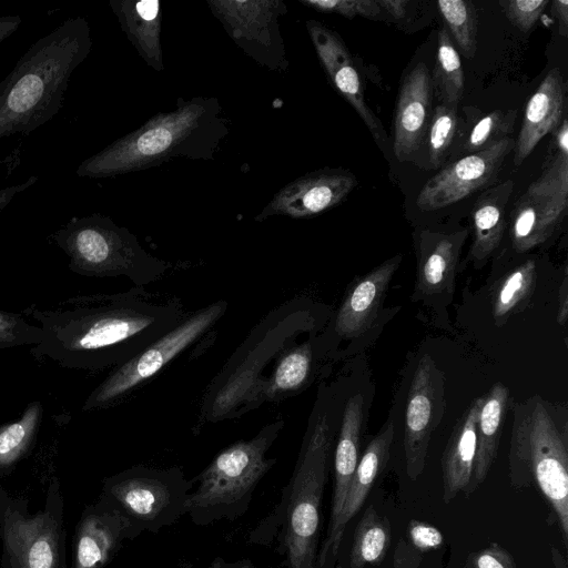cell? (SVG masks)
<instances>
[{
    "mask_svg": "<svg viewBox=\"0 0 568 568\" xmlns=\"http://www.w3.org/2000/svg\"><path fill=\"white\" fill-rule=\"evenodd\" d=\"M43 339L39 325L29 323L20 313L0 310V349L38 345Z\"/></svg>",
    "mask_w": 568,
    "mask_h": 568,
    "instance_id": "74e56055",
    "label": "cell"
},
{
    "mask_svg": "<svg viewBox=\"0 0 568 568\" xmlns=\"http://www.w3.org/2000/svg\"><path fill=\"white\" fill-rule=\"evenodd\" d=\"M325 400L318 394L294 470L278 503L248 535L251 544L275 546L278 568H316L322 501L334 439Z\"/></svg>",
    "mask_w": 568,
    "mask_h": 568,
    "instance_id": "7a4b0ae2",
    "label": "cell"
},
{
    "mask_svg": "<svg viewBox=\"0 0 568 568\" xmlns=\"http://www.w3.org/2000/svg\"><path fill=\"white\" fill-rule=\"evenodd\" d=\"M363 406V396L356 394L347 399L343 412L334 452V486L327 528L335 523L341 513L359 460V443L364 420Z\"/></svg>",
    "mask_w": 568,
    "mask_h": 568,
    "instance_id": "4316f807",
    "label": "cell"
},
{
    "mask_svg": "<svg viewBox=\"0 0 568 568\" xmlns=\"http://www.w3.org/2000/svg\"><path fill=\"white\" fill-rule=\"evenodd\" d=\"M549 3L548 0L499 1L508 21L523 33H528L532 29Z\"/></svg>",
    "mask_w": 568,
    "mask_h": 568,
    "instance_id": "ab89813d",
    "label": "cell"
},
{
    "mask_svg": "<svg viewBox=\"0 0 568 568\" xmlns=\"http://www.w3.org/2000/svg\"><path fill=\"white\" fill-rule=\"evenodd\" d=\"M285 426L283 417L263 426L250 439L237 440L214 456L192 480L187 514L197 526L216 521H234L245 515L258 483L276 464L267 457Z\"/></svg>",
    "mask_w": 568,
    "mask_h": 568,
    "instance_id": "8992f818",
    "label": "cell"
},
{
    "mask_svg": "<svg viewBox=\"0 0 568 568\" xmlns=\"http://www.w3.org/2000/svg\"><path fill=\"white\" fill-rule=\"evenodd\" d=\"M394 424L388 420L369 442L358 460L339 515L327 528L317 555L316 568H335L346 528L363 507L377 477L384 470L394 439Z\"/></svg>",
    "mask_w": 568,
    "mask_h": 568,
    "instance_id": "e0dca14e",
    "label": "cell"
},
{
    "mask_svg": "<svg viewBox=\"0 0 568 568\" xmlns=\"http://www.w3.org/2000/svg\"><path fill=\"white\" fill-rule=\"evenodd\" d=\"M468 236L466 229L452 233L423 230L418 233L414 300L450 294L458 256Z\"/></svg>",
    "mask_w": 568,
    "mask_h": 568,
    "instance_id": "44dd1931",
    "label": "cell"
},
{
    "mask_svg": "<svg viewBox=\"0 0 568 568\" xmlns=\"http://www.w3.org/2000/svg\"><path fill=\"white\" fill-rule=\"evenodd\" d=\"M357 185L356 176L342 168H324L306 173L286 184L254 217L262 222L272 216L307 219L342 203Z\"/></svg>",
    "mask_w": 568,
    "mask_h": 568,
    "instance_id": "2e32d148",
    "label": "cell"
},
{
    "mask_svg": "<svg viewBox=\"0 0 568 568\" xmlns=\"http://www.w3.org/2000/svg\"><path fill=\"white\" fill-rule=\"evenodd\" d=\"M21 22L20 16L0 17V44L19 29Z\"/></svg>",
    "mask_w": 568,
    "mask_h": 568,
    "instance_id": "ee69618b",
    "label": "cell"
},
{
    "mask_svg": "<svg viewBox=\"0 0 568 568\" xmlns=\"http://www.w3.org/2000/svg\"><path fill=\"white\" fill-rule=\"evenodd\" d=\"M229 303L215 301L186 313L181 322L110 374L89 394L82 412L113 406L149 383L171 362L209 335L224 316Z\"/></svg>",
    "mask_w": 568,
    "mask_h": 568,
    "instance_id": "9c48e42d",
    "label": "cell"
},
{
    "mask_svg": "<svg viewBox=\"0 0 568 568\" xmlns=\"http://www.w3.org/2000/svg\"><path fill=\"white\" fill-rule=\"evenodd\" d=\"M567 84L560 69L547 72L528 100L514 146V164L519 166L540 140L566 118Z\"/></svg>",
    "mask_w": 568,
    "mask_h": 568,
    "instance_id": "7402d4cb",
    "label": "cell"
},
{
    "mask_svg": "<svg viewBox=\"0 0 568 568\" xmlns=\"http://www.w3.org/2000/svg\"><path fill=\"white\" fill-rule=\"evenodd\" d=\"M52 239L68 256L69 268L83 276H124L134 286L145 287L172 266L144 250L128 229L100 213L72 217Z\"/></svg>",
    "mask_w": 568,
    "mask_h": 568,
    "instance_id": "ba28073f",
    "label": "cell"
},
{
    "mask_svg": "<svg viewBox=\"0 0 568 568\" xmlns=\"http://www.w3.org/2000/svg\"><path fill=\"white\" fill-rule=\"evenodd\" d=\"M0 568H65L63 504L59 483H52L45 506L34 514L0 485Z\"/></svg>",
    "mask_w": 568,
    "mask_h": 568,
    "instance_id": "8fae6325",
    "label": "cell"
},
{
    "mask_svg": "<svg viewBox=\"0 0 568 568\" xmlns=\"http://www.w3.org/2000/svg\"><path fill=\"white\" fill-rule=\"evenodd\" d=\"M518 111L494 110L477 120L460 135L457 148L452 151L453 160L479 152L494 143L508 138L514 130Z\"/></svg>",
    "mask_w": 568,
    "mask_h": 568,
    "instance_id": "d6a6232c",
    "label": "cell"
},
{
    "mask_svg": "<svg viewBox=\"0 0 568 568\" xmlns=\"http://www.w3.org/2000/svg\"><path fill=\"white\" fill-rule=\"evenodd\" d=\"M306 29L334 88L358 113L375 141L379 144L384 143L385 131L365 101L358 71L341 37L315 20H308Z\"/></svg>",
    "mask_w": 568,
    "mask_h": 568,
    "instance_id": "d6986e66",
    "label": "cell"
},
{
    "mask_svg": "<svg viewBox=\"0 0 568 568\" xmlns=\"http://www.w3.org/2000/svg\"><path fill=\"white\" fill-rule=\"evenodd\" d=\"M438 11L449 36L466 59H473L477 47V13L471 1L442 0Z\"/></svg>",
    "mask_w": 568,
    "mask_h": 568,
    "instance_id": "d590c367",
    "label": "cell"
},
{
    "mask_svg": "<svg viewBox=\"0 0 568 568\" xmlns=\"http://www.w3.org/2000/svg\"><path fill=\"white\" fill-rule=\"evenodd\" d=\"M568 294H567V276L565 272V277L559 292V311H558V322L564 325L567 320L568 314Z\"/></svg>",
    "mask_w": 568,
    "mask_h": 568,
    "instance_id": "c3c4849f",
    "label": "cell"
},
{
    "mask_svg": "<svg viewBox=\"0 0 568 568\" xmlns=\"http://www.w3.org/2000/svg\"><path fill=\"white\" fill-rule=\"evenodd\" d=\"M378 6L390 21H399L406 18L409 1L407 0H377Z\"/></svg>",
    "mask_w": 568,
    "mask_h": 568,
    "instance_id": "b9f144b4",
    "label": "cell"
},
{
    "mask_svg": "<svg viewBox=\"0 0 568 568\" xmlns=\"http://www.w3.org/2000/svg\"><path fill=\"white\" fill-rule=\"evenodd\" d=\"M193 486L180 466L135 465L105 478L101 495L129 519L139 535L156 534L187 514Z\"/></svg>",
    "mask_w": 568,
    "mask_h": 568,
    "instance_id": "30bf717a",
    "label": "cell"
},
{
    "mask_svg": "<svg viewBox=\"0 0 568 568\" xmlns=\"http://www.w3.org/2000/svg\"><path fill=\"white\" fill-rule=\"evenodd\" d=\"M464 71L459 53L445 27L437 33V58L432 78L438 103L458 105L464 94Z\"/></svg>",
    "mask_w": 568,
    "mask_h": 568,
    "instance_id": "1f68e13d",
    "label": "cell"
},
{
    "mask_svg": "<svg viewBox=\"0 0 568 568\" xmlns=\"http://www.w3.org/2000/svg\"><path fill=\"white\" fill-rule=\"evenodd\" d=\"M214 17L233 42L272 71H286L288 60L280 20L288 9L282 0H207Z\"/></svg>",
    "mask_w": 568,
    "mask_h": 568,
    "instance_id": "4fadbf2b",
    "label": "cell"
},
{
    "mask_svg": "<svg viewBox=\"0 0 568 568\" xmlns=\"http://www.w3.org/2000/svg\"><path fill=\"white\" fill-rule=\"evenodd\" d=\"M432 98L430 71L419 63L403 79L396 100L393 150L399 162L413 161L423 148L433 113Z\"/></svg>",
    "mask_w": 568,
    "mask_h": 568,
    "instance_id": "ffe728a7",
    "label": "cell"
},
{
    "mask_svg": "<svg viewBox=\"0 0 568 568\" xmlns=\"http://www.w3.org/2000/svg\"><path fill=\"white\" fill-rule=\"evenodd\" d=\"M302 335L292 341L278 357L261 392L258 407L298 395L310 386L315 368V348L312 337L298 342Z\"/></svg>",
    "mask_w": 568,
    "mask_h": 568,
    "instance_id": "f1b7e54d",
    "label": "cell"
},
{
    "mask_svg": "<svg viewBox=\"0 0 568 568\" xmlns=\"http://www.w3.org/2000/svg\"><path fill=\"white\" fill-rule=\"evenodd\" d=\"M513 191L514 181L508 179L485 189L476 199L471 210L473 244L468 254L473 262H485L499 246Z\"/></svg>",
    "mask_w": 568,
    "mask_h": 568,
    "instance_id": "484cf974",
    "label": "cell"
},
{
    "mask_svg": "<svg viewBox=\"0 0 568 568\" xmlns=\"http://www.w3.org/2000/svg\"><path fill=\"white\" fill-rule=\"evenodd\" d=\"M37 176H31L28 181L21 184L0 189V211L4 209L18 193L30 187L33 183L37 182Z\"/></svg>",
    "mask_w": 568,
    "mask_h": 568,
    "instance_id": "7bdbcfd3",
    "label": "cell"
},
{
    "mask_svg": "<svg viewBox=\"0 0 568 568\" xmlns=\"http://www.w3.org/2000/svg\"><path fill=\"white\" fill-rule=\"evenodd\" d=\"M300 2L318 12L336 13L347 19L361 16L374 21L389 22L377 0H300Z\"/></svg>",
    "mask_w": 568,
    "mask_h": 568,
    "instance_id": "f35d334b",
    "label": "cell"
},
{
    "mask_svg": "<svg viewBox=\"0 0 568 568\" xmlns=\"http://www.w3.org/2000/svg\"><path fill=\"white\" fill-rule=\"evenodd\" d=\"M43 339L36 358L78 371L114 368L176 326L186 312L180 298L133 286L128 291L69 297L26 311Z\"/></svg>",
    "mask_w": 568,
    "mask_h": 568,
    "instance_id": "6da1fadb",
    "label": "cell"
},
{
    "mask_svg": "<svg viewBox=\"0 0 568 568\" xmlns=\"http://www.w3.org/2000/svg\"><path fill=\"white\" fill-rule=\"evenodd\" d=\"M556 151L568 155V121L565 118L561 123L552 131Z\"/></svg>",
    "mask_w": 568,
    "mask_h": 568,
    "instance_id": "f6af8a7d",
    "label": "cell"
},
{
    "mask_svg": "<svg viewBox=\"0 0 568 568\" xmlns=\"http://www.w3.org/2000/svg\"><path fill=\"white\" fill-rule=\"evenodd\" d=\"M110 7L121 29L142 59L155 71H163L160 2L158 0H110Z\"/></svg>",
    "mask_w": 568,
    "mask_h": 568,
    "instance_id": "d4e9b609",
    "label": "cell"
},
{
    "mask_svg": "<svg viewBox=\"0 0 568 568\" xmlns=\"http://www.w3.org/2000/svg\"><path fill=\"white\" fill-rule=\"evenodd\" d=\"M550 555L554 568H568L566 557L555 546H550Z\"/></svg>",
    "mask_w": 568,
    "mask_h": 568,
    "instance_id": "681fc988",
    "label": "cell"
},
{
    "mask_svg": "<svg viewBox=\"0 0 568 568\" xmlns=\"http://www.w3.org/2000/svg\"><path fill=\"white\" fill-rule=\"evenodd\" d=\"M227 134L229 120L216 98H179L174 110L153 115L139 129L85 159L77 174L112 178L176 158L210 160Z\"/></svg>",
    "mask_w": 568,
    "mask_h": 568,
    "instance_id": "3957f363",
    "label": "cell"
},
{
    "mask_svg": "<svg viewBox=\"0 0 568 568\" xmlns=\"http://www.w3.org/2000/svg\"><path fill=\"white\" fill-rule=\"evenodd\" d=\"M536 275V263L528 260L503 278L493 295V315L498 325L530 296Z\"/></svg>",
    "mask_w": 568,
    "mask_h": 568,
    "instance_id": "e575fe53",
    "label": "cell"
},
{
    "mask_svg": "<svg viewBox=\"0 0 568 568\" xmlns=\"http://www.w3.org/2000/svg\"><path fill=\"white\" fill-rule=\"evenodd\" d=\"M550 4L552 17L559 21L564 29V34H566L568 28V1L552 0Z\"/></svg>",
    "mask_w": 568,
    "mask_h": 568,
    "instance_id": "bcb514c9",
    "label": "cell"
},
{
    "mask_svg": "<svg viewBox=\"0 0 568 568\" xmlns=\"http://www.w3.org/2000/svg\"><path fill=\"white\" fill-rule=\"evenodd\" d=\"M457 131V105L438 103L433 110L423 144L433 168L438 169L443 165L450 153Z\"/></svg>",
    "mask_w": 568,
    "mask_h": 568,
    "instance_id": "8d00e7d4",
    "label": "cell"
},
{
    "mask_svg": "<svg viewBox=\"0 0 568 568\" xmlns=\"http://www.w3.org/2000/svg\"><path fill=\"white\" fill-rule=\"evenodd\" d=\"M400 261L402 255L396 254L353 282L335 317L334 332L338 336L356 337L373 325Z\"/></svg>",
    "mask_w": 568,
    "mask_h": 568,
    "instance_id": "603a6c76",
    "label": "cell"
},
{
    "mask_svg": "<svg viewBox=\"0 0 568 568\" xmlns=\"http://www.w3.org/2000/svg\"><path fill=\"white\" fill-rule=\"evenodd\" d=\"M314 327L315 318L305 298H291L268 312L207 385L196 426L235 419L256 409L283 351Z\"/></svg>",
    "mask_w": 568,
    "mask_h": 568,
    "instance_id": "5b68a950",
    "label": "cell"
},
{
    "mask_svg": "<svg viewBox=\"0 0 568 568\" xmlns=\"http://www.w3.org/2000/svg\"><path fill=\"white\" fill-rule=\"evenodd\" d=\"M567 210L568 155L556 151L513 205L509 219L513 247L523 253L546 242L566 217Z\"/></svg>",
    "mask_w": 568,
    "mask_h": 568,
    "instance_id": "7c38bea8",
    "label": "cell"
},
{
    "mask_svg": "<svg viewBox=\"0 0 568 568\" xmlns=\"http://www.w3.org/2000/svg\"><path fill=\"white\" fill-rule=\"evenodd\" d=\"M443 532L434 525L412 519L398 540L394 555V568H419L424 557L444 545Z\"/></svg>",
    "mask_w": 568,
    "mask_h": 568,
    "instance_id": "836d02e7",
    "label": "cell"
},
{
    "mask_svg": "<svg viewBox=\"0 0 568 568\" xmlns=\"http://www.w3.org/2000/svg\"><path fill=\"white\" fill-rule=\"evenodd\" d=\"M92 48L82 17L69 18L37 40L0 82V139L28 135L63 106L74 70Z\"/></svg>",
    "mask_w": 568,
    "mask_h": 568,
    "instance_id": "277c9868",
    "label": "cell"
},
{
    "mask_svg": "<svg viewBox=\"0 0 568 568\" xmlns=\"http://www.w3.org/2000/svg\"><path fill=\"white\" fill-rule=\"evenodd\" d=\"M509 477L515 489H524L536 483L556 514L567 547V442L537 396L516 406L510 438Z\"/></svg>",
    "mask_w": 568,
    "mask_h": 568,
    "instance_id": "52a82bcc",
    "label": "cell"
},
{
    "mask_svg": "<svg viewBox=\"0 0 568 568\" xmlns=\"http://www.w3.org/2000/svg\"><path fill=\"white\" fill-rule=\"evenodd\" d=\"M139 532L104 496L83 510L75 529L73 568H103Z\"/></svg>",
    "mask_w": 568,
    "mask_h": 568,
    "instance_id": "ac0fdd59",
    "label": "cell"
},
{
    "mask_svg": "<svg viewBox=\"0 0 568 568\" xmlns=\"http://www.w3.org/2000/svg\"><path fill=\"white\" fill-rule=\"evenodd\" d=\"M42 412L41 403L32 402L19 418L0 427V476L9 473L31 448Z\"/></svg>",
    "mask_w": 568,
    "mask_h": 568,
    "instance_id": "4dcf8cb0",
    "label": "cell"
},
{
    "mask_svg": "<svg viewBox=\"0 0 568 568\" xmlns=\"http://www.w3.org/2000/svg\"><path fill=\"white\" fill-rule=\"evenodd\" d=\"M392 542L387 517L368 506L358 520L349 549V568H373L385 558Z\"/></svg>",
    "mask_w": 568,
    "mask_h": 568,
    "instance_id": "f546056e",
    "label": "cell"
},
{
    "mask_svg": "<svg viewBox=\"0 0 568 568\" xmlns=\"http://www.w3.org/2000/svg\"><path fill=\"white\" fill-rule=\"evenodd\" d=\"M444 376L434 359L425 354L418 362L408 393L404 452L407 476L418 479L426 466L430 435L437 416L443 415Z\"/></svg>",
    "mask_w": 568,
    "mask_h": 568,
    "instance_id": "9a60e30c",
    "label": "cell"
},
{
    "mask_svg": "<svg viewBox=\"0 0 568 568\" xmlns=\"http://www.w3.org/2000/svg\"><path fill=\"white\" fill-rule=\"evenodd\" d=\"M463 568H517L511 554L497 542L470 552Z\"/></svg>",
    "mask_w": 568,
    "mask_h": 568,
    "instance_id": "60d3db41",
    "label": "cell"
},
{
    "mask_svg": "<svg viewBox=\"0 0 568 568\" xmlns=\"http://www.w3.org/2000/svg\"><path fill=\"white\" fill-rule=\"evenodd\" d=\"M210 568H257L250 559L241 558L236 560H226L222 557H216L211 562Z\"/></svg>",
    "mask_w": 568,
    "mask_h": 568,
    "instance_id": "7dc6e473",
    "label": "cell"
},
{
    "mask_svg": "<svg viewBox=\"0 0 568 568\" xmlns=\"http://www.w3.org/2000/svg\"><path fill=\"white\" fill-rule=\"evenodd\" d=\"M508 398V388L499 382L481 397L476 425V457L466 496L484 483L497 456Z\"/></svg>",
    "mask_w": 568,
    "mask_h": 568,
    "instance_id": "83f0119b",
    "label": "cell"
},
{
    "mask_svg": "<svg viewBox=\"0 0 568 568\" xmlns=\"http://www.w3.org/2000/svg\"><path fill=\"white\" fill-rule=\"evenodd\" d=\"M481 397L463 414L442 456L443 501L449 504L469 486L476 457V425Z\"/></svg>",
    "mask_w": 568,
    "mask_h": 568,
    "instance_id": "cb8c5ba5",
    "label": "cell"
},
{
    "mask_svg": "<svg viewBox=\"0 0 568 568\" xmlns=\"http://www.w3.org/2000/svg\"><path fill=\"white\" fill-rule=\"evenodd\" d=\"M514 146L515 140L508 136L449 162L423 185L416 206L425 212L443 209L494 185Z\"/></svg>",
    "mask_w": 568,
    "mask_h": 568,
    "instance_id": "5bb4252c",
    "label": "cell"
}]
</instances>
